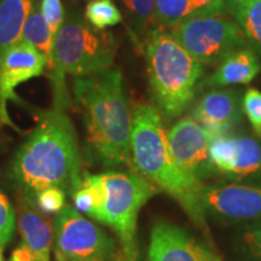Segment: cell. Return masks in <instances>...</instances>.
<instances>
[{
    "instance_id": "83f0119b",
    "label": "cell",
    "mask_w": 261,
    "mask_h": 261,
    "mask_svg": "<svg viewBox=\"0 0 261 261\" xmlns=\"http://www.w3.org/2000/svg\"><path fill=\"white\" fill-rule=\"evenodd\" d=\"M196 16L225 15L227 8L224 0H190Z\"/></svg>"
},
{
    "instance_id": "d6a6232c",
    "label": "cell",
    "mask_w": 261,
    "mask_h": 261,
    "mask_svg": "<svg viewBox=\"0 0 261 261\" xmlns=\"http://www.w3.org/2000/svg\"><path fill=\"white\" fill-rule=\"evenodd\" d=\"M0 261H3V256H2V254H0Z\"/></svg>"
},
{
    "instance_id": "d4e9b609",
    "label": "cell",
    "mask_w": 261,
    "mask_h": 261,
    "mask_svg": "<svg viewBox=\"0 0 261 261\" xmlns=\"http://www.w3.org/2000/svg\"><path fill=\"white\" fill-rule=\"evenodd\" d=\"M65 192L58 188H47L35 196L34 201L44 213H58L65 205Z\"/></svg>"
},
{
    "instance_id": "7402d4cb",
    "label": "cell",
    "mask_w": 261,
    "mask_h": 261,
    "mask_svg": "<svg viewBox=\"0 0 261 261\" xmlns=\"http://www.w3.org/2000/svg\"><path fill=\"white\" fill-rule=\"evenodd\" d=\"M136 28L149 33L158 28L155 18V0H123ZM148 33V34H149Z\"/></svg>"
},
{
    "instance_id": "8fae6325",
    "label": "cell",
    "mask_w": 261,
    "mask_h": 261,
    "mask_svg": "<svg viewBox=\"0 0 261 261\" xmlns=\"http://www.w3.org/2000/svg\"><path fill=\"white\" fill-rule=\"evenodd\" d=\"M201 200L205 217L230 221L261 219V185L204 184Z\"/></svg>"
},
{
    "instance_id": "836d02e7",
    "label": "cell",
    "mask_w": 261,
    "mask_h": 261,
    "mask_svg": "<svg viewBox=\"0 0 261 261\" xmlns=\"http://www.w3.org/2000/svg\"><path fill=\"white\" fill-rule=\"evenodd\" d=\"M0 254H2V253H0Z\"/></svg>"
},
{
    "instance_id": "6da1fadb",
    "label": "cell",
    "mask_w": 261,
    "mask_h": 261,
    "mask_svg": "<svg viewBox=\"0 0 261 261\" xmlns=\"http://www.w3.org/2000/svg\"><path fill=\"white\" fill-rule=\"evenodd\" d=\"M11 177L25 198L47 188L73 195L83 180L77 136L65 110H50L17 150Z\"/></svg>"
},
{
    "instance_id": "f1b7e54d",
    "label": "cell",
    "mask_w": 261,
    "mask_h": 261,
    "mask_svg": "<svg viewBox=\"0 0 261 261\" xmlns=\"http://www.w3.org/2000/svg\"><path fill=\"white\" fill-rule=\"evenodd\" d=\"M9 261H35V259L31 253V250L24 244H21L12 252Z\"/></svg>"
},
{
    "instance_id": "4316f807",
    "label": "cell",
    "mask_w": 261,
    "mask_h": 261,
    "mask_svg": "<svg viewBox=\"0 0 261 261\" xmlns=\"http://www.w3.org/2000/svg\"><path fill=\"white\" fill-rule=\"evenodd\" d=\"M242 246L254 261H261V221L244 231Z\"/></svg>"
},
{
    "instance_id": "7a4b0ae2",
    "label": "cell",
    "mask_w": 261,
    "mask_h": 261,
    "mask_svg": "<svg viewBox=\"0 0 261 261\" xmlns=\"http://www.w3.org/2000/svg\"><path fill=\"white\" fill-rule=\"evenodd\" d=\"M74 93L83 109L87 139L98 161L107 167L132 165V112L121 71L112 68L93 76L76 77Z\"/></svg>"
},
{
    "instance_id": "4dcf8cb0",
    "label": "cell",
    "mask_w": 261,
    "mask_h": 261,
    "mask_svg": "<svg viewBox=\"0 0 261 261\" xmlns=\"http://www.w3.org/2000/svg\"><path fill=\"white\" fill-rule=\"evenodd\" d=\"M120 261H136V259H129V257L123 256V257H121V260Z\"/></svg>"
},
{
    "instance_id": "d6986e66",
    "label": "cell",
    "mask_w": 261,
    "mask_h": 261,
    "mask_svg": "<svg viewBox=\"0 0 261 261\" xmlns=\"http://www.w3.org/2000/svg\"><path fill=\"white\" fill-rule=\"evenodd\" d=\"M242 28L248 45L254 52L261 54V0H248L232 12Z\"/></svg>"
},
{
    "instance_id": "ba28073f",
    "label": "cell",
    "mask_w": 261,
    "mask_h": 261,
    "mask_svg": "<svg viewBox=\"0 0 261 261\" xmlns=\"http://www.w3.org/2000/svg\"><path fill=\"white\" fill-rule=\"evenodd\" d=\"M54 247L57 261H120L115 242L71 205L55 218Z\"/></svg>"
},
{
    "instance_id": "7c38bea8",
    "label": "cell",
    "mask_w": 261,
    "mask_h": 261,
    "mask_svg": "<svg viewBox=\"0 0 261 261\" xmlns=\"http://www.w3.org/2000/svg\"><path fill=\"white\" fill-rule=\"evenodd\" d=\"M47 58L38 48L19 40L0 54V107L4 123L10 122L6 103L18 102L15 89L19 84L42 75Z\"/></svg>"
},
{
    "instance_id": "277c9868",
    "label": "cell",
    "mask_w": 261,
    "mask_h": 261,
    "mask_svg": "<svg viewBox=\"0 0 261 261\" xmlns=\"http://www.w3.org/2000/svg\"><path fill=\"white\" fill-rule=\"evenodd\" d=\"M158 191L139 173L107 171L84 175L71 196L76 211L113 228L125 256L136 259L139 211Z\"/></svg>"
},
{
    "instance_id": "9a60e30c",
    "label": "cell",
    "mask_w": 261,
    "mask_h": 261,
    "mask_svg": "<svg viewBox=\"0 0 261 261\" xmlns=\"http://www.w3.org/2000/svg\"><path fill=\"white\" fill-rule=\"evenodd\" d=\"M18 230L22 244L31 250L35 261H51V247L54 240L51 225L40 212L32 204V200L25 198L19 207Z\"/></svg>"
},
{
    "instance_id": "603a6c76",
    "label": "cell",
    "mask_w": 261,
    "mask_h": 261,
    "mask_svg": "<svg viewBox=\"0 0 261 261\" xmlns=\"http://www.w3.org/2000/svg\"><path fill=\"white\" fill-rule=\"evenodd\" d=\"M243 112L249 120L255 135L261 138V92L256 89H249L243 96Z\"/></svg>"
},
{
    "instance_id": "8992f818",
    "label": "cell",
    "mask_w": 261,
    "mask_h": 261,
    "mask_svg": "<svg viewBox=\"0 0 261 261\" xmlns=\"http://www.w3.org/2000/svg\"><path fill=\"white\" fill-rule=\"evenodd\" d=\"M115 41L109 33L98 31L80 16L64 19L55 35L51 60L54 108L67 110L70 104L65 75L87 77L112 69L115 61Z\"/></svg>"
},
{
    "instance_id": "4fadbf2b",
    "label": "cell",
    "mask_w": 261,
    "mask_h": 261,
    "mask_svg": "<svg viewBox=\"0 0 261 261\" xmlns=\"http://www.w3.org/2000/svg\"><path fill=\"white\" fill-rule=\"evenodd\" d=\"M149 261H220L204 244L175 225L159 221L150 236Z\"/></svg>"
},
{
    "instance_id": "5bb4252c",
    "label": "cell",
    "mask_w": 261,
    "mask_h": 261,
    "mask_svg": "<svg viewBox=\"0 0 261 261\" xmlns=\"http://www.w3.org/2000/svg\"><path fill=\"white\" fill-rule=\"evenodd\" d=\"M242 104L234 90L214 89L205 93L196 104L192 119L210 135L225 136L240 122Z\"/></svg>"
},
{
    "instance_id": "30bf717a",
    "label": "cell",
    "mask_w": 261,
    "mask_h": 261,
    "mask_svg": "<svg viewBox=\"0 0 261 261\" xmlns=\"http://www.w3.org/2000/svg\"><path fill=\"white\" fill-rule=\"evenodd\" d=\"M169 148L178 167L203 182L215 174L210 148L213 137L192 117L179 120L167 132Z\"/></svg>"
},
{
    "instance_id": "ffe728a7",
    "label": "cell",
    "mask_w": 261,
    "mask_h": 261,
    "mask_svg": "<svg viewBox=\"0 0 261 261\" xmlns=\"http://www.w3.org/2000/svg\"><path fill=\"white\" fill-rule=\"evenodd\" d=\"M195 16L196 12L190 0H155L158 28H173Z\"/></svg>"
},
{
    "instance_id": "2e32d148",
    "label": "cell",
    "mask_w": 261,
    "mask_h": 261,
    "mask_svg": "<svg viewBox=\"0 0 261 261\" xmlns=\"http://www.w3.org/2000/svg\"><path fill=\"white\" fill-rule=\"evenodd\" d=\"M261 70L260 62L252 48H241L220 62L217 70L198 85L200 87H223L249 84Z\"/></svg>"
},
{
    "instance_id": "e0dca14e",
    "label": "cell",
    "mask_w": 261,
    "mask_h": 261,
    "mask_svg": "<svg viewBox=\"0 0 261 261\" xmlns=\"http://www.w3.org/2000/svg\"><path fill=\"white\" fill-rule=\"evenodd\" d=\"M35 0H0V54L21 40Z\"/></svg>"
},
{
    "instance_id": "52a82bcc",
    "label": "cell",
    "mask_w": 261,
    "mask_h": 261,
    "mask_svg": "<svg viewBox=\"0 0 261 261\" xmlns=\"http://www.w3.org/2000/svg\"><path fill=\"white\" fill-rule=\"evenodd\" d=\"M167 31L202 65L220 63L248 46L242 28L225 15L195 16Z\"/></svg>"
},
{
    "instance_id": "44dd1931",
    "label": "cell",
    "mask_w": 261,
    "mask_h": 261,
    "mask_svg": "<svg viewBox=\"0 0 261 261\" xmlns=\"http://www.w3.org/2000/svg\"><path fill=\"white\" fill-rule=\"evenodd\" d=\"M86 18L98 31L114 27L122 21V15L113 0H92L87 4Z\"/></svg>"
},
{
    "instance_id": "ac0fdd59",
    "label": "cell",
    "mask_w": 261,
    "mask_h": 261,
    "mask_svg": "<svg viewBox=\"0 0 261 261\" xmlns=\"http://www.w3.org/2000/svg\"><path fill=\"white\" fill-rule=\"evenodd\" d=\"M54 39L55 37L52 34L50 25L42 16L40 5L34 4L27 19H25L21 40L28 42L32 46L38 48L47 58L48 64H50Z\"/></svg>"
},
{
    "instance_id": "9c48e42d",
    "label": "cell",
    "mask_w": 261,
    "mask_h": 261,
    "mask_svg": "<svg viewBox=\"0 0 261 261\" xmlns=\"http://www.w3.org/2000/svg\"><path fill=\"white\" fill-rule=\"evenodd\" d=\"M210 154L215 174L234 181H261V138L220 136L212 139Z\"/></svg>"
},
{
    "instance_id": "cb8c5ba5",
    "label": "cell",
    "mask_w": 261,
    "mask_h": 261,
    "mask_svg": "<svg viewBox=\"0 0 261 261\" xmlns=\"http://www.w3.org/2000/svg\"><path fill=\"white\" fill-rule=\"evenodd\" d=\"M15 211L6 196L0 191V247H5L15 232Z\"/></svg>"
},
{
    "instance_id": "e575fe53",
    "label": "cell",
    "mask_w": 261,
    "mask_h": 261,
    "mask_svg": "<svg viewBox=\"0 0 261 261\" xmlns=\"http://www.w3.org/2000/svg\"><path fill=\"white\" fill-rule=\"evenodd\" d=\"M220 261H221V260H220Z\"/></svg>"
},
{
    "instance_id": "484cf974",
    "label": "cell",
    "mask_w": 261,
    "mask_h": 261,
    "mask_svg": "<svg viewBox=\"0 0 261 261\" xmlns=\"http://www.w3.org/2000/svg\"><path fill=\"white\" fill-rule=\"evenodd\" d=\"M40 10L55 37L64 22V10L62 2L61 0H41Z\"/></svg>"
},
{
    "instance_id": "f546056e",
    "label": "cell",
    "mask_w": 261,
    "mask_h": 261,
    "mask_svg": "<svg viewBox=\"0 0 261 261\" xmlns=\"http://www.w3.org/2000/svg\"><path fill=\"white\" fill-rule=\"evenodd\" d=\"M224 2H225V5H226V8H227V11H230L231 14H232V12L238 8V6L244 4V3L248 2V0H224Z\"/></svg>"
},
{
    "instance_id": "1f68e13d",
    "label": "cell",
    "mask_w": 261,
    "mask_h": 261,
    "mask_svg": "<svg viewBox=\"0 0 261 261\" xmlns=\"http://www.w3.org/2000/svg\"><path fill=\"white\" fill-rule=\"evenodd\" d=\"M3 122V117H2V107H0V123Z\"/></svg>"
},
{
    "instance_id": "3957f363",
    "label": "cell",
    "mask_w": 261,
    "mask_h": 261,
    "mask_svg": "<svg viewBox=\"0 0 261 261\" xmlns=\"http://www.w3.org/2000/svg\"><path fill=\"white\" fill-rule=\"evenodd\" d=\"M129 146L136 172L172 196L198 227L208 231L201 200L204 182L178 167L161 114L154 106L139 104L132 110Z\"/></svg>"
},
{
    "instance_id": "5b68a950",
    "label": "cell",
    "mask_w": 261,
    "mask_h": 261,
    "mask_svg": "<svg viewBox=\"0 0 261 261\" xmlns=\"http://www.w3.org/2000/svg\"><path fill=\"white\" fill-rule=\"evenodd\" d=\"M145 61L154 107L168 119L180 116L194 99L203 65L163 28L146 37Z\"/></svg>"
}]
</instances>
